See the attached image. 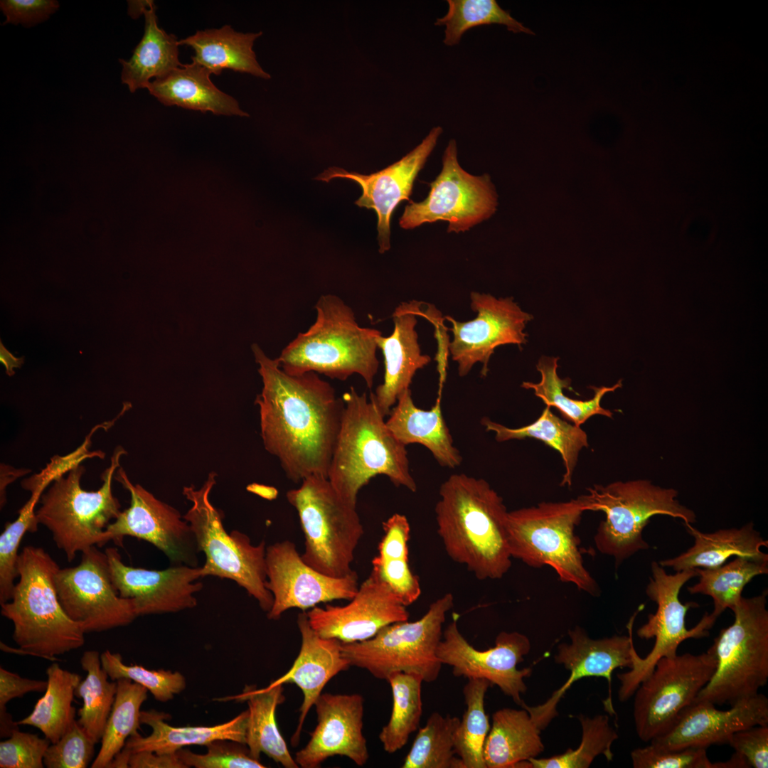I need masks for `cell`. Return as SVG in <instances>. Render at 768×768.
Listing matches in <instances>:
<instances>
[{
    "instance_id": "6da1fadb",
    "label": "cell",
    "mask_w": 768,
    "mask_h": 768,
    "mask_svg": "<svg viewBox=\"0 0 768 768\" xmlns=\"http://www.w3.org/2000/svg\"><path fill=\"white\" fill-rule=\"evenodd\" d=\"M252 351L262 382L255 403L265 449L278 459L294 482L312 476L327 478L343 398L318 373L288 374L257 343Z\"/></svg>"
},
{
    "instance_id": "7a4b0ae2",
    "label": "cell",
    "mask_w": 768,
    "mask_h": 768,
    "mask_svg": "<svg viewBox=\"0 0 768 768\" xmlns=\"http://www.w3.org/2000/svg\"><path fill=\"white\" fill-rule=\"evenodd\" d=\"M439 495L437 530L448 556L480 580L502 578L512 564L502 497L486 480L465 474L449 476Z\"/></svg>"
},
{
    "instance_id": "3957f363",
    "label": "cell",
    "mask_w": 768,
    "mask_h": 768,
    "mask_svg": "<svg viewBox=\"0 0 768 768\" xmlns=\"http://www.w3.org/2000/svg\"><path fill=\"white\" fill-rule=\"evenodd\" d=\"M342 398L341 423L327 474L336 491L356 506L361 488L374 476L384 475L395 486L415 492L406 446L388 429L373 400L353 386Z\"/></svg>"
},
{
    "instance_id": "277c9868",
    "label": "cell",
    "mask_w": 768,
    "mask_h": 768,
    "mask_svg": "<svg viewBox=\"0 0 768 768\" xmlns=\"http://www.w3.org/2000/svg\"><path fill=\"white\" fill-rule=\"evenodd\" d=\"M314 308V323L277 358L282 369L290 375L314 372L341 381L358 374L371 388L379 366L376 340L382 333L361 326L353 309L336 295H321Z\"/></svg>"
},
{
    "instance_id": "5b68a950",
    "label": "cell",
    "mask_w": 768,
    "mask_h": 768,
    "mask_svg": "<svg viewBox=\"0 0 768 768\" xmlns=\"http://www.w3.org/2000/svg\"><path fill=\"white\" fill-rule=\"evenodd\" d=\"M59 566L43 548L25 546L18 561V581L1 614L14 626L12 638L24 654L47 659L82 647L85 634L62 607L54 578Z\"/></svg>"
},
{
    "instance_id": "8992f818",
    "label": "cell",
    "mask_w": 768,
    "mask_h": 768,
    "mask_svg": "<svg viewBox=\"0 0 768 768\" xmlns=\"http://www.w3.org/2000/svg\"><path fill=\"white\" fill-rule=\"evenodd\" d=\"M584 511L578 497L508 511L506 537L512 558L535 568L550 566L562 582L597 596L599 587L585 567L575 533Z\"/></svg>"
},
{
    "instance_id": "52a82bcc",
    "label": "cell",
    "mask_w": 768,
    "mask_h": 768,
    "mask_svg": "<svg viewBox=\"0 0 768 768\" xmlns=\"http://www.w3.org/2000/svg\"><path fill=\"white\" fill-rule=\"evenodd\" d=\"M767 590L742 597L732 610L733 623L720 630L710 647L715 671L695 700L732 705L759 693L768 680Z\"/></svg>"
},
{
    "instance_id": "ba28073f",
    "label": "cell",
    "mask_w": 768,
    "mask_h": 768,
    "mask_svg": "<svg viewBox=\"0 0 768 768\" xmlns=\"http://www.w3.org/2000/svg\"><path fill=\"white\" fill-rule=\"evenodd\" d=\"M127 452L121 447L114 452L111 463L102 474V485L88 491L80 486L85 467L78 464L66 476L55 479L40 498L36 511L38 524L51 533L54 543L69 562L78 552L107 543L105 530L120 513V503L112 492V479L120 466V458Z\"/></svg>"
},
{
    "instance_id": "9c48e42d",
    "label": "cell",
    "mask_w": 768,
    "mask_h": 768,
    "mask_svg": "<svg viewBox=\"0 0 768 768\" xmlns=\"http://www.w3.org/2000/svg\"><path fill=\"white\" fill-rule=\"evenodd\" d=\"M678 491L664 489L650 481L638 479L595 484L587 494L578 498L585 511L605 513L594 537L597 550L614 558L616 567L649 545L643 538L644 528L650 518L665 515L680 518L683 523L696 521L695 513L676 499Z\"/></svg>"
},
{
    "instance_id": "30bf717a",
    "label": "cell",
    "mask_w": 768,
    "mask_h": 768,
    "mask_svg": "<svg viewBox=\"0 0 768 768\" xmlns=\"http://www.w3.org/2000/svg\"><path fill=\"white\" fill-rule=\"evenodd\" d=\"M216 477L217 474L212 471L200 488L191 485L183 489V496L191 503L183 516L190 526L199 552L206 558L201 567V577L213 576L233 580L267 613L272 608L273 596L265 587L266 543L262 540L252 545L244 533L226 531L221 511L210 500Z\"/></svg>"
},
{
    "instance_id": "8fae6325",
    "label": "cell",
    "mask_w": 768,
    "mask_h": 768,
    "mask_svg": "<svg viewBox=\"0 0 768 768\" xmlns=\"http://www.w3.org/2000/svg\"><path fill=\"white\" fill-rule=\"evenodd\" d=\"M286 496L297 511L304 535L303 561L332 577L354 572L351 566L364 533L356 506L343 499L329 479L319 476L305 478Z\"/></svg>"
},
{
    "instance_id": "7c38bea8",
    "label": "cell",
    "mask_w": 768,
    "mask_h": 768,
    "mask_svg": "<svg viewBox=\"0 0 768 768\" xmlns=\"http://www.w3.org/2000/svg\"><path fill=\"white\" fill-rule=\"evenodd\" d=\"M454 606L452 593H446L429 607L419 619L388 625L372 638L355 643L341 642V651L350 666L387 680L397 672L420 676L424 682L437 679L442 663L437 656L443 624Z\"/></svg>"
},
{
    "instance_id": "4fadbf2b",
    "label": "cell",
    "mask_w": 768,
    "mask_h": 768,
    "mask_svg": "<svg viewBox=\"0 0 768 768\" xmlns=\"http://www.w3.org/2000/svg\"><path fill=\"white\" fill-rule=\"evenodd\" d=\"M651 575L646 588L649 598L656 602L654 614L648 616L647 622L636 631L643 639H655L651 651L644 658L632 650V667L626 673H619V699L624 702L629 699L639 684L652 672L657 661L663 657L677 654L678 646L688 639L708 636L717 617L712 612L705 613L698 624L691 629L686 626V617L690 608L698 607L696 602L681 603L679 593L682 587L691 578L698 576L695 569L683 570L675 574H667L658 562L651 565Z\"/></svg>"
},
{
    "instance_id": "5bb4252c",
    "label": "cell",
    "mask_w": 768,
    "mask_h": 768,
    "mask_svg": "<svg viewBox=\"0 0 768 768\" xmlns=\"http://www.w3.org/2000/svg\"><path fill=\"white\" fill-rule=\"evenodd\" d=\"M715 667L710 648L700 654L659 659L634 693L633 716L639 739L651 742L665 733L709 682Z\"/></svg>"
},
{
    "instance_id": "9a60e30c",
    "label": "cell",
    "mask_w": 768,
    "mask_h": 768,
    "mask_svg": "<svg viewBox=\"0 0 768 768\" xmlns=\"http://www.w3.org/2000/svg\"><path fill=\"white\" fill-rule=\"evenodd\" d=\"M427 197L405 206L400 218L404 229L444 220L447 232H464L496 211L497 194L487 174L476 176L464 171L457 159V143L451 139L442 156V169L430 185Z\"/></svg>"
},
{
    "instance_id": "2e32d148",
    "label": "cell",
    "mask_w": 768,
    "mask_h": 768,
    "mask_svg": "<svg viewBox=\"0 0 768 768\" xmlns=\"http://www.w3.org/2000/svg\"><path fill=\"white\" fill-rule=\"evenodd\" d=\"M54 582L64 611L85 634L126 626L138 617L132 600L119 595L107 556L95 545L82 552L77 566L59 568Z\"/></svg>"
},
{
    "instance_id": "e0dca14e",
    "label": "cell",
    "mask_w": 768,
    "mask_h": 768,
    "mask_svg": "<svg viewBox=\"0 0 768 768\" xmlns=\"http://www.w3.org/2000/svg\"><path fill=\"white\" fill-rule=\"evenodd\" d=\"M114 478L129 492L130 505L107 526V543L122 547L125 537L137 538L160 550L173 565L198 567L200 552L183 516L141 485L133 484L121 466Z\"/></svg>"
},
{
    "instance_id": "ac0fdd59",
    "label": "cell",
    "mask_w": 768,
    "mask_h": 768,
    "mask_svg": "<svg viewBox=\"0 0 768 768\" xmlns=\"http://www.w3.org/2000/svg\"><path fill=\"white\" fill-rule=\"evenodd\" d=\"M470 299L471 308L477 314L474 319L458 321L445 316L452 324L449 330L453 334L449 350L452 359L457 363L459 376L466 375L476 363H481V374L485 377L497 347L526 343L524 329L532 316L523 311L512 297L497 299L489 294L472 292Z\"/></svg>"
},
{
    "instance_id": "d6986e66",
    "label": "cell",
    "mask_w": 768,
    "mask_h": 768,
    "mask_svg": "<svg viewBox=\"0 0 768 768\" xmlns=\"http://www.w3.org/2000/svg\"><path fill=\"white\" fill-rule=\"evenodd\" d=\"M530 648V641L526 635L517 631H501L494 647L477 650L460 632L456 617L443 630L437 656L442 665L452 668L454 676L486 679L521 705L523 701L521 695L527 690L524 678L531 674V668L518 669L517 666Z\"/></svg>"
},
{
    "instance_id": "ffe728a7",
    "label": "cell",
    "mask_w": 768,
    "mask_h": 768,
    "mask_svg": "<svg viewBox=\"0 0 768 768\" xmlns=\"http://www.w3.org/2000/svg\"><path fill=\"white\" fill-rule=\"evenodd\" d=\"M265 562V587L273 596L272 608L267 612L272 620L279 619L289 609L305 611L323 602L351 600L359 587L356 572L343 577H332L308 565L290 540L267 546Z\"/></svg>"
},
{
    "instance_id": "44dd1931",
    "label": "cell",
    "mask_w": 768,
    "mask_h": 768,
    "mask_svg": "<svg viewBox=\"0 0 768 768\" xmlns=\"http://www.w3.org/2000/svg\"><path fill=\"white\" fill-rule=\"evenodd\" d=\"M112 583L119 595L131 599L137 617L175 613L198 604L196 594L203 588L201 567L172 565L149 570L125 565L116 548L105 549Z\"/></svg>"
},
{
    "instance_id": "7402d4cb",
    "label": "cell",
    "mask_w": 768,
    "mask_h": 768,
    "mask_svg": "<svg viewBox=\"0 0 768 768\" xmlns=\"http://www.w3.org/2000/svg\"><path fill=\"white\" fill-rule=\"evenodd\" d=\"M306 613L319 635L343 643L368 640L385 626L408 620L410 617L407 607L371 572L348 604L316 606Z\"/></svg>"
},
{
    "instance_id": "603a6c76",
    "label": "cell",
    "mask_w": 768,
    "mask_h": 768,
    "mask_svg": "<svg viewBox=\"0 0 768 768\" xmlns=\"http://www.w3.org/2000/svg\"><path fill=\"white\" fill-rule=\"evenodd\" d=\"M643 608L641 605L631 617L627 624L629 636L614 635L593 639L580 626L569 631L570 642L559 644L554 656L557 663L563 665L570 671L567 681L543 704L529 707L523 703L521 705L540 730L558 715V703L575 681L585 677H603L610 688L612 675L616 668L632 667L633 625L636 614Z\"/></svg>"
},
{
    "instance_id": "cb8c5ba5",
    "label": "cell",
    "mask_w": 768,
    "mask_h": 768,
    "mask_svg": "<svg viewBox=\"0 0 768 768\" xmlns=\"http://www.w3.org/2000/svg\"><path fill=\"white\" fill-rule=\"evenodd\" d=\"M441 127L432 128L427 136L411 151L389 166L370 174L348 172L331 167L316 179L329 182L335 178H343L358 183L362 195L355 202L359 207L373 209L378 216L377 229L379 252L390 247V219L398 206L404 200L410 201L414 181L434 149L442 132Z\"/></svg>"
},
{
    "instance_id": "d4e9b609",
    "label": "cell",
    "mask_w": 768,
    "mask_h": 768,
    "mask_svg": "<svg viewBox=\"0 0 768 768\" xmlns=\"http://www.w3.org/2000/svg\"><path fill=\"white\" fill-rule=\"evenodd\" d=\"M314 706L317 724L307 744L295 754L299 767L317 768L336 755L365 765L369 753L363 733V697L358 693H322Z\"/></svg>"
},
{
    "instance_id": "484cf974",
    "label": "cell",
    "mask_w": 768,
    "mask_h": 768,
    "mask_svg": "<svg viewBox=\"0 0 768 768\" xmlns=\"http://www.w3.org/2000/svg\"><path fill=\"white\" fill-rule=\"evenodd\" d=\"M728 710L694 700L677 716L671 727L650 742L666 749L708 748L713 745L728 744L736 732L755 725H768V698L758 693L737 701Z\"/></svg>"
},
{
    "instance_id": "4316f807",
    "label": "cell",
    "mask_w": 768,
    "mask_h": 768,
    "mask_svg": "<svg viewBox=\"0 0 768 768\" xmlns=\"http://www.w3.org/2000/svg\"><path fill=\"white\" fill-rule=\"evenodd\" d=\"M420 306L415 300L402 302L392 314L393 333L376 340L384 358V379L370 397L384 417L389 415L398 396L410 389L417 371L431 361L430 356L421 353L415 330L417 317L423 314Z\"/></svg>"
},
{
    "instance_id": "83f0119b",
    "label": "cell",
    "mask_w": 768,
    "mask_h": 768,
    "mask_svg": "<svg viewBox=\"0 0 768 768\" xmlns=\"http://www.w3.org/2000/svg\"><path fill=\"white\" fill-rule=\"evenodd\" d=\"M297 622L302 639L299 654L289 670L270 684L292 683L302 691L299 722L292 737L293 746L298 744L305 718L325 686L351 666L342 654L341 641L319 635L311 626L305 611L298 614Z\"/></svg>"
},
{
    "instance_id": "f1b7e54d",
    "label": "cell",
    "mask_w": 768,
    "mask_h": 768,
    "mask_svg": "<svg viewBox=\"0 0 768 768\" xmlns=\"http://www.w3.org/2000/svg\"><path fill=\"white\" fill-rule=\"evenodd\" d=\"M441 395L430 410L415 405L410 389L402 392L385 421L388 429L405 446L419 444L425 447L443 467L459 466L462 457L454 446L450 431L441 410Z\"/></svg>"
},
{
    "instance_id": "f546056e",
    "label": "cell",
    "mask_w": 768,
    "mask_h": 768,
    "mask_svg": "<svg viewBox=\"0 0 768 768\" xmlns=\"http://www.w3.org/2000/svg\"><path fill=\"white\" fill-rule=\"evenodd\" d=\"M169 717V714L154 710L141 711V724L149 726L151 733L145 737L139 733L131 736L124 747L131 753L149 751L174 754L186 746L206 745L218 740L246 743L247 710L226 722L213 726L174 727L166 722Z\"/></svg>"
},
{
    "instance_id": "4dcf8cb0",
    "label": "cell",
    "mask_w": 768,
    "mask_h": 768,
    "mask_svg": "<svg viewBox=\"0 0 768 768\" xmlns=\"http://www.w3.org/2000/svg\"><path fill=\"white\" fill-rule=\"evenodd\" d=\"M687 532L693 537L694 545L679 555L658 562L659 565L673 568L676 572L695 568H715L725 563L731 557H745L768 562V555L760 549L768 546L759 532L750 522L740 528L720 529L705 533L690 523H683Z\"/></svg>"
},
{
    "instance_id": "1f68e13d",
    "label": "cell",
    "mask_w": 768,
    "mask_h": 768,
    "mask_svg": "<svg viewBox=\"0 0 768 768\" xmlns=\"http://www.w3.org/2000/svg\"><path fill=\"white\" fill-rule=\"evenodd\" d=\"M210 74L205 67L192 61L151 81L146 88L166 106L176 105L215 114L249 117L235 98L215 86Z\"/></svg>"
},
{
    "instance_id": "d6a6232c",
    "label": "cell",
    "mask_w": 768,
    "mask_h": 768,
    "mask_svg": "<svg viewBox=\"0 0 768 768\" xmlns=\"http://www.w3.org/2000/svg\"><path fill=\"white\" fill-rule=\"evenodd\" d=\"M540 732L525 708L496 711L484 747L486 768L518 767L538 756L544 750Z\"/></svg>"
},
{
    "instance_id": "836d02e7",
    "label": "cell",
    "mask_w": 768,
    "mask_h": 768,
    "mask_svg": "<svg viewBox=\"0 0 768 768\" xmlns=\"http://www.w3.org/2000/svg\"><path fill=\"white\" fill-rule=\"evenodd\" d=\"M262 32L241 33L229 25L219 29L198 31L194 35L178 41L191 46L195 53L193 62L205 67L211 74L219 75L224 69L251 74L270 79V75L260 65L252 50L255 41Z\"/></svg>"
},
{
    "instance_id": "e575fe53",
    "label": "cell",
    "mask_w": 768,
    "mask_h": 768,
    "mask_svg": "<svg viewBox=\"0 0 768 768\" xmlns=\"http://www.w3.org/2000/svg\"><path fill=\"white\" fill-rule=\"evenodd\" d=\"M283 685H269L256 689L247 688L242 693L218 700L246 701L248 718L246 729V743L251 756L260 760L262 753L286 768H297L285 740L277 726L275 718L277 707L284 702Z\"/></svg>"
},
{
    "instance_id": "d590c367",
    "label": "cell",
    "mask_w": 768,
    "mask_h": 768,
    "mask_svg": "<svg viewBox=\"0 0 768 768\" xmlns=\"http://www.w3.org/2000/svg\"><path fill=\"white\" fill-rule=\"evenodd\" d=\"M144 33L129 60L119 59L121 80L131 92L146 88L152 78H161L182 64L178 60V41L158 25L156 6L147 1L143 10Z\"/></svg>"
},
{
    "instance_id": "8d00e7d4",
    "label": "cell",
    "mask_w": 768,
    "mask_h": 768,
    "mask_svg": "<svg viewBox=\"0 0 768 768\" xmlns=\"http://www.w3.org/2000/svg\"><path fill=\"white\" fill-rule=\"evenodd\" d=\"M481 424L486 431L494 433L498 442L533 438L542 441L558 451L565 467L560 485H572V474L579 453L588 447L587 434L580 426L560 419L552 412L550 406H546L533 422L518 428L506 427L488 417H484Z\"/></svg>"
},
{
    "instance_id": "74e56055",
    "label": "cell",
    "mask_w": 768,
    "mask_h": 768,
    "mask_svg": "<svg viewBox=\"0 0 768 768\" xmlns=\"http://www.w3.org/2000/svg\"><path fill=\"white\" fill-rule=\"evenodd\" d=\"M383 536L378 547V555L372 560V570L407 607L421 594L418 577L412 572L408 562V541L410 525L407 517L394 513L383 522Z\"/></svg>"
},
{
    "instance_id": "f35d334b",
    "label": "cell",
    "mask_w": 768,
    "mask_h": 768,
    "mask_svg": "<svg viewBox=\"0 0 768 768\" xmlns=\"http://www.w3.org/2000/svg\"><path fill=\"white\" fill-rule=\"evenodd\" d=\"M47 688L32 712L16 721L40 730L51 743L58 742L75 724L73 706L75 691L81 681L79 674L62 668L53 663L46 669Z\"/></svg>"
},
{
    "instance_id": "ab89813d",
    "label": "cell",
    "mask_w": 768,
    "mask_h": 768,
    "mask_svg": "<svg viewBox=\"0 0 768 768\" xmlns=\"http://www.w3.org/2000/svg\"><path fill=\"white\" fill-rule=\"evenodd\" d=\"M558 361V358L541 357L536 365L541 376L540 382H523L521 387L533 390L534 394L540 398L546 406L555 407L567 420L575 425L581 426L596 415L612 418L613 413L601 406V400L606 393L621 388L622 380H619L611 387H591L594 394L590 400L572 399L566 396L562 391L563 388L571 389V380L559 377L557 372Z\"/></svg>"
},
{
    "instance_id": "60d3db41",
    "label": "cell",
    "mask_w": 768,
    "mask_h": 768,
    "mask_svg": "<svg viewBox=\"0 0 768 768\" xmlns=\"http://www.w3.org/2000/svg\"><path fill=\"white\" fill-rule=\"evenodd\" d=\"M85 678L77 686L75 695L82 700L78 710V722L95 744L101 741L117 693V683L109 681L108 675L102 666L97 651H85L80 658Z\"/></svg>"
},
{
    "instance_id": "b9f144b4",
    "label": "cell",
    "mask_w": 768,
    "mask_h": 768,
    "mask_svg": "<svg viewBox=\"0 0 768 768\" xmlns=\"http://www.w3.org/2000/svg\"><path fill=\"white\" fill-rule=\"evenodd\" d=\"M117 683L114 702L92 768H107L140 727L141 707L147 699L148 690L128 679H119Z\"/></svg>"
},
{
    "instance_id": "7bdbcfd3",
    "label": "cell",
    "mask_w": 768,
    "mask_h": 768,
    "mask_svg": "<svg viewBox=\"0 0 768 768\" xmlns=\"http://www.w3.org/2000/svg\"><path fill=\"white\" fill-rule=\"evenodd\" d=\"M698 582L687 590L691 594L710 596L713 601L712 613L718 617L726 609L732 610L740 602L742 591L754 577L768 573V562L745 557L715 568H695Z\"/></svg>"
},
{
    "instance_id": "ee69618b",
    "label": "cell",
    "mask_w": 768,
    "mask_h": 768,
    "mask_svg": "<svg viewBox=\"0 0 768 768\" xmlns=\"http://www.w3.org/2000/svg\"><path fill=\"white\" fill-rule=\"evenodd\" d=\"M391 688L393 708L388 722L379 740L383 750L393 754L402 749L410 736L419 729L422 715V678L417 674L397 672L386 680Z\"/></svg>"
},
{
    "instance_id": "f6af8a7d",
    "label": "cell",
    "mask_w": 768,
    "mask_h": 768,
    "mask_svg": "<svg viewBox=\"0 0 768 768\" xmlns=\"http://www.w3.org/2000/svg\"><path fill=\"white\" fill-rule=\"evenodd\" d=\"M491 683L483 678H469L463 688L466 709L454 735L455 754L464 768H486L484 747L490 730L484 699Z\"/></svg>"
},
{
    "instance_id": "bcb514c9",
    "label": "cell",
    "mask_w": 768,
    "mask_h": 768,
    "mask_svg": "<svg viewBox=\"0 0 768 768\" xmlns=\"http://www.w3.org/2000/svg\"><path fill=\"white\" fill-rule=\"evenodd\" d=\"M460 719L432 713L425 726L418 729L402 768H464L455 757L454 735Z\"/></svg>"
},
{
    "instance_id": "7dc6e473",
    "label": "cell",
    "mask_w": 768,
    "mask_h": 768,
    "mask_svg": "<svg viewBox=\"0 0 768 768\" xmlns=\"http://www.w3.org/2000/svg\"><path fill=\"white\" fill-rule=\"evenodd\" d=\"M578 720L582 727V739L575 750L568 749L562 754L548 758H530L526 768H587L600 754L607 761L613 759L612 746L618 738L617 731L610 725L607 715L590 718L580 714Z\"/></svg>"
},
{
    "instance_id": "c3c4849f",
    "label": "cell",
    "mask_w": 768,
    "mask_h": 768,
    "mask_svg": "<svg viewBox=\"0 0 768 768\" xmlns=\"http://www.w3.org/2000/svg\"><path fill=\"white\" fill-rule=\"evenodd\" d=\"M447 4V13L434 23L436 26H445L443 41L445 45H457L469 29L492 23L503 25L513 33L533 34L495 0H448Z\"/></svg>"
},
{
    "instance_id": "681fc988",
    "label": "cell",
    "mask_w": 768,
    "mask_h": 768,
    "mask_svg": "<svg viewBox=\"0 0 768 768\" xmlns=\"http://www.w3.org/2000/svg\"><path fill=\"white\" fill-rule=\"evenodd\" d=\"M102 666L112 681L128 679L146 688L162 703L171 700L186 687L185 677L178 671L150 670L139 665H126L122 656L109 650L100 654Z\"/></svg>"
},
{
    "instance_id": "f907efd6",
    "label": "cell",
    "mask_w": 768,
    "mask_h": 768,
    "mask_svg": "<svg viewBox=\"0 0 768 768\" xmlns=\"http://www.w3.org/2000/svg\"><path fill=\"white\" fill-rule=\"evenodd\" d=\"M41 495L31 494L20 509L18 518L5 525L0 535V604L11 599L15 580L18 577V548L24 534L38 530L35 507Z\"/></svg>"
},
{
    "instance_id": "816d5d0a",
    "label": "cell",
    "mask_w": 768,
    "mask_h": 768,
    "mask_svg": "<svg viewBox=\"0 0 768 768\" xmlns=\"http://www.w3.org/2000/svg\"><path fill=\"white\" fill-rule=\"evenodd\" d=\"M243 745L233 740H218L206 745L207 752L204 754H196L184 748L176 753L186 768L265 767L251 756L248 748L242 747Z\"/></svg>"
},
{
    "instance_id": "f5cc1de1",
    "label": "cell",
    "mask_w": 768,
    "mask_h": 768,
    "mask_svg": "<svg viewBox=\"0 0 768 768\" xmlns=\"http://www.w3.org/2000/svg\"><path fill=\"white\" fill-rule=\"evenodd\" d=\"M634 768H720V762H712L703 747L666 749L651 743L631 752Z\"/></svg>"
},
{
    "instance_id": "db71d44e",
    "label": "cell",
    "mask_w": 768,
    "mask_h": 768,
    "mask_svg": "<svg viewBox=\"0 0 768 768\" xmlns=\"http://www.w3.org/2000/svg\"><path fill=\"white\" fill-rule=\"evenodd\" d=\"M95 742L76 721L55 743H50L43 758L48 768H85L92 760Z\"/></svg>"
},
{
    "instance_id": "11a10c76",
    "label": "cell",
    "mask_w": 768,
    "mask_h": 768,
    "mask_svg": "<svg viewBox=\"0 0 768 768\" xmlns=\"http://www.w3.org/2000/svg\"><path fill=\"white\" fill-rule=\"evenodd\" d=\"M50 743L46 737L18 729L0 742V767L43 768L44 755Z\"/></svg>"
},
{
    "instance_id": "9f6ffc18",
    "label": "cell",
    "mask_w": 768,
    "mask_h": 768,
    "mask_svg": "<svg viewBox=\"0 0 768 768\" xmlns=\"http://www.w3.org/2000/svg\"><path fill=\"white\" fill-rule=\"evenodd\" d=\"M728 745L750 768L768 767V725L737 731L730 737Z\"/></svg>"
},
{
    "instance_id": "6f0895ef",
    "label": "cell",
    "mask_w": 768,
    "mask_h": 768,
    "mask_svg": "<svg viewBox=\"0 0 768 768\" xmlns=\"http://www.w3.org/2000/svg\"><path fill=\"white\" fill-rule=\"evenodd\" d=\"M55 0H1L0 9L6 16L4 24L31 27L47 20L59 8Z\"/></svg>"
},
{
    "instance_id": "680465c9",
    "label": "cell",
    "mask_w": 768,
    "mask_h": 768,
    "mask_svg": "<svg viewBox=\"0 0 768 768\" xmlns=\"http://www.w3.org/2000/svg\"><path fill=\"white\" fill-rule=\"evenodd\" d=\"M89 445L90 438H87L84 444L72 454L58 457V459H56V457H53L50 463L41 473L24 479L21 483L22 487L31 493L36 491H43L55 479L65 475L71 469L80 464L82 460L92 457H103L100 451L90 452Z\"/></svg>"
},
{
    "instance_id": "91938a15",
    "label": "cell",
    "mask_w": 768,
    "mask_h": 768,
    "mask_svg": "<svg viewBox=\"0 0 768 768\" xmlns=\"http://www.w3.org/2000/svg\"><path fill=\"white\" fill-rule=\"evenodd\" d=\"M47 681L26 678L0 668V715L7 713L6 704L12 699L31 692H45Z\"/></svg>"
},
{
    "instance_id": "94428289",
    "label": "cell",
    "mask_w": 768,
    "mask_h": 768,
    "mask_svg": "<svg viewBox=\"0 0 768 768\" xmlns=\"http://www.w3.org/2000/svg\"><path fill=\"white\" fill-rule=\"evenodd\" d=\"M129 767L131 768H186L177 753L157 754L141 751L131 754Z\"/></svg>"
},
{
    "instance_id": "6125c7cd",
    "label": "cell",
    "mask_w": 768,
    "mask_h": 768,
    "mask_svg": "<svg viewBox=\"0 0 768 768\" xmlns=\"http://www.w3.org/2000/svg\"><path fill=\"white\" fill-rule=\"evenodd\" d=\"M0 361L5 366L6 374L12 376L15 374L14 368H21L24 363V357H15L0 341Z\"/></svg>"
},
{
    "instance_id": "be15d7a7",
    "label": "cell",
    "mask_w": 768,
    "mask_h": 768,
    "mask_svg": "<svg viewBox=\"0 0 768 768\" xmlns=\"http://www.w3.org/2000/svg\"><path fill=\"white\" fill-rule=\"evenodd\" d=\"M246 490L268 501L276 499L279 494L278 490L275 487L258 483L248 484L246 487Z\"/></svg>"
},
{
    "instance_id": "e7e4bbea",
    "label": "cell",
    "mask_w": 768,
    "mask_h": 768,
    "mask_svg": "<svg viewBox=\"0 0 768 768\" xmlns=\"http://www.w3.org/2000/svg\"><path fill=\"white\" fill-rule=\"evenodd\" d=\"M147 4V1H128L129 14L133 18H137L141 14H143V10Z\"/></svg>"
}]
</instances>
